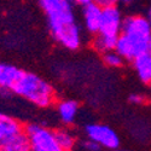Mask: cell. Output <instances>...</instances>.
I'll return each mask as SVG.
<instances>
[{"label": "cell", "mask_w": 151, "mask_h": 151, "mask_svg": "<svg viewBox=\"0 0 151 151\" xmlns=\"http://www.w3.org/2000/svg\"><path fill=\"white\" fill-rule=\"evenodd\" d=\"M39 4L53 39L67 50H79L83 42V33L75 18L71 0H39Z\"/></svg>", "instance_id": "cell-1"}, {"label": "cell", "mask_w": 151, "mask_h": 151, "mask_svg": "<svg viewBox=\"0 0 151 151\" xmlns=\"http://www.w3.org/2000/svg\"><path fill=\"white\" fill-rule=\"evenodd\" d=\"M151 44V23L145 15L133 14L124 16L122 30L115 46L124 60L132 62L145 52Z\"/></svg>", "instance_id": "cell-2"}, {"label": "cell", "mask_w": 151, "mask_h": 151, "mask_svg": "<svg viewBox=\"0 0 151 151\" xmlns=\"http://www.w3.org/2000/svg\"><path fill=\"white\" fill-rule=\"evenodd\" d=\"M15 93L37 108H48L56 100V92L52 85L40 75L23 71L18 81L12 87Z\"/></svg>", "instance_id": "cell-3"}, {"label": "cell", "mask_w": 151, "mask_h": 151, "mask_svg": "<svg viewBox=\"0 0 151 151\" xmlns=\"http://www.w3.org/2000/svg\"><path fill=\"white\" fill-rule=\"evenodd\" d=\"M29 142V151H64L56 138V133L41 123H29L24 128Z\"/></svg>", "instance_id": "cell-4"}, {"label": "cell", "mask_w": 151, "mask_h": 151, "mask_svg": "<svg viewBox=\"0 0 151 151\" xmlns=\"http://www.w3.org/2000/svg\"><path fill=\"white\" fill-rule=\"evenodd\" d=\"M86 138H90L93 142H96L102 149L105 150H114L120 147L121 138L116 129H114L109 124L93 122L86 124L85 127Z\"/></svg>", "instance_id": "cell-5"}, {"label": "cell", "mask_w": 151, "mask_h": 151, "mask_svg": "<svg viewBox=\"0 0 151 151\" xmlns=\"http://www.w3.org/2000/svg\"><path fill=\"white\" fill-rule=\"evenodd\" d=\"M123 18L124 16L117 5L103 7L102 23H100V28L97 34L117 40L119 35L121 34V30H122Z\"/></svg>", "instance_id": "cell-6"}, {"label": "cell", "mask_w": 151, "mask_h": 151, "mask_svg": "<svg viewBox=\"0 0 151 151\" xmlns=\"http://www.w3.org/2000/svg\"><path fill=\"white\" fill-rule=\"evenodd\" d=\"M102 12L103 6H100L97 1L82 6V27L87 34L93 36L99 32L102 23Z\"/></svg>", "instance_id": "cell-7"}, {"label": "cell", "mask_w": 151, "mask_h": 151, "mask_svg": "<svg viewBox=\"0 0 151 151\" xmlns=\"http://www.w3.org/2000/svg\"><path fill=\"white\" fill-rule=\"evenodd\" d=\"M56 111L59 121L68 127L76 122L80 105L74 99H62L56 104Z\"/></svg>", "instance_id": "cell-8"}, {"label": "cell", "mask_w": 151, "mask_h": 151, "mask_svg": "<svg viewBox=\"0 0 151 151\" xmlns=\"http://www.w3.org/2000/svg\"><path fill=\"white\" fill-rule=\"evenodd\" d=\"M132 67L137 78L143 83L149 85L151 82V44L145 52L132 60Z\"/></svg>", "instance_id": "cell-9"}, {"label": "cell", "mask_w": 151, "mask_h": 151, "mask_svg": "<svg viewBox=\"0 0 151 151\" xmlns=\"http://www.w3.org/2000/svg\"><path fill=\"white\" fill-rule=\"evenodd\" d=\"M23 70L14 64L0 62V88L12 91V87L21 78Z\"/></svg>", "instance_id": "cell-10"}, {"label": "cell", "mask_w": 151, "mask_h": 151, "mask_svg": "<svg viewBox=\"0 0 151 151\" xmlns=\"http://www.w3.org/2000/svg\"><path fill=\"white\" fill-rule=\"evenodd\" d=\"M23 131V126L18 120L0 111V143Z\"/></svg>", "instance_id": "cell-11"}, {"label": "cell", "mask_w": 151, "mask_h": 151, "mask_svg": "<svg viewBox=\"0 0 151 151\" xmlns=\"http://www.w3.org/2000/svg\"><path fill=\"white\" fill-rule=\"evenodd\" d=\"M0 151H29V142L23 132L0 143Z\"/></svg>", "instance_id": "cell-12"}, {"label": "cell", "mask_w": 151, "mask_h": 151, "mask_svg": "<svg viewBox=\"0 0 151 151\" xmlns=\"http://www.w3.org/2000/svg\"><path fill=\"white\" fill-rule=\"evenodd\" d=\"M55 133L60 147L64 151H73L74 147L76 146V137L68 127L56 129Z\"/></svg>", "instance_id": "cell-13"}, {"label": "cell", "mask_w": 151, "mask_h": 151, "mask_svg": "<svg viewBox=\"0 0 151 151\" xmlns=\"http://www.w3.org/2000/svg\"><path fill=\"white\" fill-rule=\"evenodd\" d=\"M102 59H103V63L106 67L112 68V69L121 68L124 64V62H126L122 58V56L119 52H116L115 50H111V51L102 53Z\"/></svg>", "instance_id": "cell-14"}, {"label": "cell", "mask_w": 151, "mask_h": 151, "mask_svg": "<svg viewBox=\"0 0 151 151\" xmlns=\"http://www.w3.org/2000/svg\"><path fill=\"white\" fill-rule=\"evenodd\" d=\"M81 149L85 151H100L102 147H100L96 142H93L90 138H86L81 142Z\"/></svg>", "instance_id": "cell-15"}, {"label": "cell", "mask_w": 151, "mask_h": 151, "mask_svg": "<svg viewBox=\"0 0 151 151\" xmlns=\"http://www.w3.org/2000/svg\"><path fill=\"white\" fill-rule=\"evenodd\" d=\"M128 102L133 105H140L145 102V96L139 92H133L128 96Z\"/></svg>", "instance_id": "cell-16"}, {"label": "cell", "mask_w": 151, "mask_h": 151, "mask_svg": "<svg viewBox=\"0 0 151 151\" xmlns=\"http://www.w3.org/2000/svg\"><path fill=\"white\" fill-rule=\"evenodd\" d=\"M96 1L100 5V6H111V5H117V3H120V0H96Z\"/></svg>", "instance_id": "cell-17"}, {"label": "cell", "mask_w": 151, "mask_h": 151, "mask_svg": "<svg viewBox=\"0 0 151 151\" xmlns=\"http://www.w3.org/2000/svg\"><path fill=\"white\" fill-rule=\"evenodd\" d=\"M71 1H74L75 4H78V5H80V6H85V5H87V4H91V3L96 1V0H71Z\"/></svg>", "instance_id": "cell-18"}, {"label": "cell", "mask_w": 151, "mask_h": 151, "mask_svg": "<svg viewBox=\"0 0 151 151\" xmlns=\"http://www.w3.org/2000/svg\"><path fill=\"white\" fill-rule=\"evenodd\" d=\"M145 17H146V18L149 19V22L151 23V6H150V7H149V9L146 10V14H145Z\"/></svg>", "instance_id": "cell-19"}, {"label": "cell", "mask_w": 151, "mask_h": 151, "mask_svg": "<svg viewBox=\"0 0 151 151\" xmlns=\"http://www.w3.org/2000/svg\"><path fill=\"white\" fill-rule=\"evenodd\" d=\"M135 1V0H120V3H122V4H124V5H131V4H133Z\"/></svg>", "instance_id": "cell-20"}, {"label": "cell", "mask_w": 151, "mask_h": 151, "mask_svg": "<svg viewBox=\"0 0 151 151\" xmlns=\"http://www.w3.org/2000/svg\"><path fill=\"white\" fill-rule=\"evenodd\" d=\"M111 151H132V150H128V149H121V147H117V149H114Z\"/></svg>", "instance_id": "cell-21"}, {"label": "cell", "mask_w": 151, "mask_h": 151, "mask_svg": "<svg viewBox=\"0 0 151 151\" xmlns=\"http://www.w3.org/2000/svg\"><path fill=\"white\" fill-rule=\"evenodd\" d=\"M149 90H150V93H151V82L149 83Z\"/></svg>", "instance_id": "cell-22"}]
</instances>
